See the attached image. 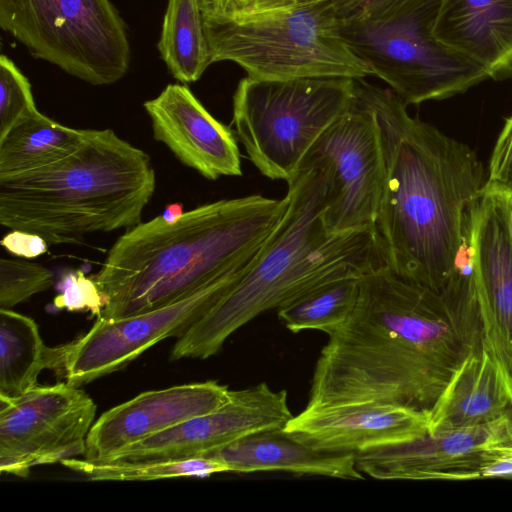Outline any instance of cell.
Returning a JSON list of instances; mask_svg holds the SVG:
<instances>
[{
    "instance_id": "obj_1",
    "label": "cell",
    "mask_w": 512,
    "mask_h": 512,
    "mask_svg": "<svg viewBox=\"0 0 512 512\" xmlns=\"http://www.w3.org/2000/svg\"><path fill=\"white\" fill-rule=\"evenodd\" d=\"M484 339L469 245L442 288L380 267L360 277L353 313L322 348L307 407L375 402L429 418Z\"/></svg>"
},
{
    "instance_id": "obj_2",
    "label": "cell",
    "mask_w": 512,
    "mask_h": 512,
    "mask_svg": "<svg viewBox=\"0 0 512 512\" xmlns=\"http://www.w3.org/2000/svg\"><path fill=\"white\" fill-rule=\"evenodd\" d=\"M379 132L383 182L375 230L395 274L442 288L457 267L472 204L485 185L475 152L413 118L391 89L356 79Z\"/></svg>"
},
{
    "instance_id": "obj_3",
    "label": "cell",
    "mask_w": 512,
    "mask_h": 512,
    "mask_svg": "<svg viewBox=\"0 0 512 512\" xmlns=\"http://www.w3.org/2000/svg\"><path fill=\"white\" fill-rule=\"evenodd\" d=\"M288 196L222 199L161 215L122 234L92 275L108 302L99 317L121 318L187 297L247 266L284 216Z\"/></svg>"
},
{
    "instance_id": "obj_4",
    "label": "cell",
    "mask_w": 512,
    "mask_h": 512,
    "mask_svg": "<svg viewBox=\"0 0 512 512\" xmlns=\"http://www.w3.org/2000/svg\"><path fill=\"white\" fill-rule=\"evenodd\" d=\"M281 221L237 284L176 341L170 360L215 355L239 328L324 283L386 266L375 228L327 231L326 182L316 169L288 182Z\"/></svg>"
},
{
    "instance_id": "obj_5",
    "label": "cell",
    "mask_w": 512,
    "mask_h": 512,
    "mask_svg": "<svg viewBox=\"0 0 512 512\" xmlns=\"http://www.w3.org/2000/svg\"><path fill=\"white\" fill-rule=\"evenodd\" d=\"M150 156L112 129H84L78 148L47 166L0 178V224L49 245L131 228L153 197Z\"/></svg>"
},
{
    "instance_id": "obj_6",
    "label": "cell",
    "mask_w": 512,
    "mask_h": 512,
    "mask_svg": "<svg viewBox=\"0 0 512 512\" xmlns=\"http://www.w3.org/2000/svg\"><path fill=\"white\" fill-rule=\"evenodd\" d=\"M212 62L267 79L372 75L339 33L330 0L253 14L204 16Z\"/></svg>"
},
{
    "instance_id": "obj_7",
    "label": "cell",
    "mask_w": 512,
    "mask_h": 512,
    "mask_svg": "<svg viewBox=\"0 0 512 512\" xmlns=\"http://www.w3.org/2000/svg\"><path fill=\"white\" fill-rule=\"evenodd\" d=\"M356 79L248 76L233 95L232 123L250 161L288 182L318 137L353 104Z\"/></svg>"
},
{
    "instance_id": "obj_8",
    "label": "cell",
    "mask_w": 512,
    "mask_h": 512,
    "mask_svg": "<svg viewBox=\"0 0 512 512\" xmlns=\"http://www.w3.org/2000/svg\"><path fill=\"white\" fill-rule=\"evenodd\" d=\"M440 2L409 0L373 19L338 20L350 50L406 105L450 98L489 78L432 35Z\"/></svg>"
},
{
    "instance_id": "obj_9",
    "label": "cell",
    "mask_w": 512,
    "mask_h": 512,
    "mask_svg": "<svg viewBox=\"0 0 512 512\" xmlns=\"http://www.w3.org/2000/svg\"><path fill=\"white\" fill-rule=\"evenodd\" d=\"M0 26L33 57L91 85L128 72L126 26L110 0H0Z\"/></svg>"
},
{
    "instance_id": "obj_10",
    "label": "cell",
    "mask_w": 512,
    "mask_h": 512,
    "mask_svg": "<svg viewBox=\"0 0 512 512\" xmlns=\"http://www.w3.org/2000/svg\"><path fill=\"white\" fill-rule=\"evenodd\" d=\"M316 169L326 182L323 213L330 233L375 228L383 159L374 115L356 88L352 106L313 143L299 170Z\"/></svg>"
},
{
    "instance_id": "obj_11",
    "label": "cell",
    "mask_w": 512,
    "mask_h": 512,
    "mask_svg": "<svg viewBox=\"0 0 512 512\" xmlns=\"http://www.w3.org/2000/svg\"><path fill=\"white\" fill-rule=\"evenodd\" d=\"M96 404L69 383L0 397V471L26 477L37 465L84 455Z\"/></svg>"
},
{
    "instance_id": "obj_12",
    "label": "cell",
    "mask_w": 512,
    "mask_h": 512,
    "mask_svg": "<svg viewBox=\"0 0 512 512\" xmlns=\"http://www.w3.org/2000/svg\"><path fill=\"white\" fill-rule=\"evenodd\" d=\"M252 261L171 304L121 318L97 317L87 333L70 342L66 382L80 387L122 369L163 339L180 337L237 284Z\"/></svg>"
},
{
    "instance_id": "obj_13",
    "label": "cell",
    "mask_w": 512,
    "mask_h": 512,
    "mask_svg": "<svg viewBox=\"0 0 512 512\" xmlns=\"http://www.w3.org/2000/svg\"><path fill=\"white\" fill-rule=\"evenodd\" d=\"M512 453V413L492 423L425 435L355 454L356 466L379 480H467L484 477Z\"/></svg>"
},
{
    "instance_id": "obj_14",
    "label": "cell",
    "mask_w": 512,
    "mask_h": 512,
    "mask_svg": "<svg viewBox=\"0 0 512 512\" xmlns=\"http://www.w3.org/2000/svg\"><path fill=\"white\" fill-rule=\"evenodd\" d=\"M292 417L287 392L259 383L230 390L218 408L147 437L104 461H170L201 457L243 437L282 429Z\"/></svg>"
},
{
    "instance_id": "obj_15",
    "label": "cell",
    "mask_w": 512,
    "mask_h": 512,
    "mask_svg": "<svg viewBox=\"0 0 512 512\" xmlns=\"http://www.w3.org/2000/svg\"><path fill=\"white\" fill-rule=\"evenodd\" d=\"M468 227L485 339L512 372V193L486 181Z\"/></svg>"
},
{
    "instance_id": "obj_16",
    "label": "cell",
    "mask_w": 512,
    "mask_h": 512,
    "mask_svg": "<svg viewBox=\"0 0 512 512\" xmlns=\"http://www.w3.org/2000/svg\"><path fill=\"white\" fill-rule=\"evenodd\" d=\"M429 418L401 406L375 402L305 407L282 431L320 452L358 453L428 433Z\"/></svg>"
},
{
    "instance_id": "obj_17",
    "label": "cell",
    "mask_w": 512,
    "mask_h": 512,
    "mask_svg": "<svg viewBox=\"0 0 512 512\" xmlns=\"http://www.w3.org/2000/svg\"><path fill=\"white\" fill-rule=\"evenodd\" d=\"M153 137L185 166L208 180L242 175L231 128L213 117L184 84H169L143 104Z\"/></svg>"
},
{
    "instance_id": "obj_18",
    "label": "cell",
    "mask_w": 512,
    "mask_h": 512,
    "mask_svg": "<svg viewBox=\"0 0 512 512\" xmlns=\"http://www.w3.org/2000/svg\"><path fill=\"white\" fill-rule=\"evenodd\" d=\"M230 394L217 381L140 393L101 414L92 425L84 458L104 461L120 450L224 404Z\"/></svg>"
},
{
    "instance_id": "obj_19",
    "label": "cell",
    "mask_w": 512,
    "mask_h": 512,
    "mask_svg": "<svg viewBox=\"0 0 512 512\" xmlns=\"http://www.w3.org/2000/svg\"><path fill=\"white\" fill-rule=\"evenodd\" d=\"M512 413V372L484 339L435 404L428 433L477 427Z\"/></svg>"
},
{
    "instance_id": "obj_20",
    "label": "cell",
    "mask_w": 512,
    "mask_h": 512,
    "mask_svg": "<svg viewBox=\"0 0 512 512\" xmlns=\"http://www.w3.org/2000/svg\"><path fill=\"white\" fill-rule=\"evenodd\" d=\"M432 35L489 78L512 79V0H441Z\"/></svg>"
},
{
    "instance_id": "obj_21",
    "label": "cell",
    "mask_w": 512,
    "mask_h": 512,
    "mask_svg": "<svg viewBox=\"0 0 512 512\" xmlns=\"http://www.w3.org/2000/svg\"><path fill=\"white\" fill-rule=\"evenodd\" d=\"M201 457L223 462L233 473L285 471L296 475L364 479L354 453L313 450L285 434L267 430L243 437Z\"/></svg>"
},
{
    "instance_id": "obj_22",
    "label": "cell",
    "mask_w": 512,
    "mask_h": 512,
    "mask_svg": "<svg viewBox=\"0 0 512 512\" xmlns=\"http://www.w3.org/2000/svg\"><path fill=\"white\" fill-rule=\"evenodd\" d=\"M69 347L46 346L33 319L0 309V397L15 398L31 390L43 369L64 371Z\"/></svg>"
},
{
    "instance_id": "obj_23",
    "label": "cell",
    "mask_w": 512,
    "mask_h": 512,
    "mask_svg": "<svg viewBox=\"0 0 512 512\" xmlns=\"http://www.w3.org/2000/svg\"><path fill=\"white\" fill-rule=\"evenodd\" d=\"M83 137L84 129L67 127L38 111L0 140V178L59 161L75 151Z\"/></svg>"
},
{
    "instance_id": "obj_24",
    "label": "cell",
    "mask_w": 512,
    "mask_h": 512,
    "mask_svg": "<svg viewBox=\"0 0 512 512\" xmlns=\"http://www.w3.org/2000/svg\"><path fill=\"white\" fill-rule=\"evenodd\" d=\"M158 50L181 83L196 82L213 63L197 0H168Z\"/></svg>"
},
{
    "instance_id": "obj_25",
    "label": "cell",
    "mask_w": 512,
    "mask_h": 512,
    "mask_svg": "<svg viewBox=\"0 0 512 512\" xmlns=\"http://www.w3.org/2000/svg\"><path fill=\"white\" fill-rule=\"evenodd\" d=\"M360 292V277H346L319 285L277 309L285 327L298 333L318 330L333 334L351 316Z\"/></svg>"
},
{
    "instance_id": "obj_26",
    "label": "cell",
    "mask_w": 512,
    "mask_h": 512,
    "mask_svg": "<svg viewBox=\"0 0 512 512\" xmlns=\"http://www.w3.org/2000/svg\"><path fill=\"white\" fill-rule=\"evenodd\" d=\"M61 464L92 481H149L229 472L223 462L210 457L170 461H91L75 457Z\"/></svg>"
},
{
    "instance_id": "obj_27",
    "label": "cell",
    "mask_w": 512,
    "mask_h": 512,
    "mask_svg": "<svg viewBox=\"0 0 512 512\" xmlns=\"http://www.w3.org/2000/svg\"><path fill=\"white\" fill-rule=\"evenodd\" d=\"M54 284L53 273L42 264L18 260H0V309H12Z\"/></svg>"
},
{
    "instance_id": "obj_28",
    "label": "cell",
    "mask_w": 512,
    "mask_h": 512,
    "mask_svg": "<svg viewBox=\"0 0 512 512\" xmlns=\"http://www.w3.org/2000/svg\"><path fill=\"white\" fill-rule=\"evenodd\" d=\"M28 78L6 55L0 56V140L19 122L37 113Z\"/></svg>"
},
{
    "instance_id": "obj_29",
    "label": "cell",
    "mask_w": 512,
    "mask_h": 512,
    "mask_svg": "<svg viewBox=\"0 0 512 512\" xmlns=\"http://www.w3.org/2000/svg\"><path fill=\"white\" fill-rule=\"evenodd\" d=\"M56 289L58 294L53 299L57 310L89 311L99 317L108 300L92 277L80 270H67L59 278Z\"/></svg>"
},
{
    "instance_id": "obj_30",
    "label": "cell",
    "mask_w": 512,
    "mask_h": 512,
    "mask_svg": "<svg viewBox=\"0 0 512 512\" xmlns=\"http://www.w3.org/2000/svg\"><path fill=\"white\" fill-rule=\"evenodd\" d=\"M486 181L512 193V115L495 143Z\"/></svg>"
},
{
    "instance_id": "obj_31",
    "label": "cell",
    "mask_w": 512,
    "mask_h": 512,
    "mask_svg": "<svg viewBox=\"0 0 512 512\" xmlns=\"http://www.w3.org/2000/svg\"><path fill=\"white\" fill-rule=\"evenodd\" d=\"M409 0H330L336 18L365 20L379 17Z\"/></svg>"
},
{
    "instance_id": "obj_32",
    "label": "cell",
    "mask_w": 512,
    "mask_h": 512,
    "mask_svg": "<svg viewBox=\"0 0 512 512\" xmlns=\"http://www.w3.org/2000/svg\"><path fill=\"white\" fill-rule=\"evenodd\" d=\"M0 243L9 253L28 259L45 254L49 246L40 235L23 230H11Z\"/></svg>"
},
{
    "instance_id": "obj_33",
    "label": "cell",
    "mask_w": 512,
    "mask_h": 512,
    "mask_svg": "<svg viewBox=\"0 0 512 512\" xmlns=\"http://www.w3.org/2000/svg\"><path fill=\"white\" fill-rule=\"evenodd\" d=\"M204 16H234L245 12V0H197Z\"/></svg>"
},
{
    "instance_id": "obj_34",
    "label": "cell",
    "mask_w": 512,
    "mask_h": 512,
    "mask_svg": "<svg viewBox=\"0 0 512 512\" xmlns=\"http://www.w3.org/2000/svg\"><path fill=\"white\" fill-rule=\"evenodd\" d=\"M296 4V0H245V12L253 14L267 12Z\"/></svg>"
},
{
    "instance_id": "obj_35",
    "label": "cell",
    "mask_w": 512,
    "mask_h": 512,
    "mask_svg": "<svg viewBox=\"0 0 512 512\" xmlns=\"http://www.w3.org/2000/svg\"><path fill=\"white\" fill-rule=\"evenodd\" d=\"M183 204L171 203L166 206L162 214H160L166 221L173 222L183 214Z\"/></svg>"
},
{
    "instance_id": "obj_36",
    "label": "cell",
    "mask_w": 512,
    "mask_h": 512,
    "mask_svg": "<svg viewBox=\"0 0 512 512\" xmlns=\"http://www.w3.org/2000/svg\"><path fill=\"white\" fill-rule=\"evenodd\" d=\"M320 1H327V0H296V3H311V2H320Z\"/></svg>"
}]
</instances>
